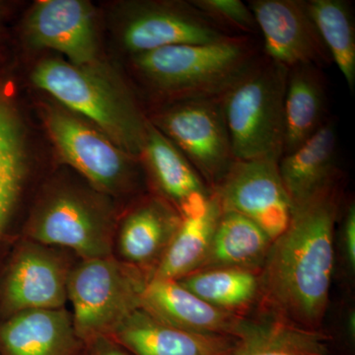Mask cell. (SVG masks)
<instances>
[{
	"label": "cell",
	"instance_id": "obj_5",
	"mask_svg": "<svg viewBox=\"0 0 355 355\" xmlns=\"http://www.w3.org/2000/svg\"><path fill=\"white\" fill-rule=\"evenodd\" d=\"M32 78L35 85L97 123L128 151L141 154L148 121H142L132 103L114 95L99 77L64 60H46L37 65Z\"/></svg>",
	"mask_w": 355,
	"mask_h": 355
},
{
	"label": "cell",
	"instance_id": "obj_27",
	"mask_svg": "<svg viewBox=\"0 0 355 355\" xmlns=\"http://www.w3.org/2000/svg\"><path fill=\"white\" fill-rule=\"evenodd\" d=\"M191 3L231 34L253 37L259 33L251 9L241 0H191Z\"/></svg>",
	"mask_w": 355,
	"mask_h": 355
},
{
	"label": "cell",
	"instance_id": "obj_3",
	"mask_svg": "<svg viewBox=\"0 0 355 355\" xmlns=\"http://www.w3.org/2000/svg\"><path fill=\"white\" fill-rule=\"evenodd\" d=\"M288 69L261 55L221 97L235 160L284 155Z\"/></svg>",
	"mask_w": 355,
	"mask_h": 355
},
{
	"label": "cell",
	"instance_id": "obj_6",
	"mask_svg": "<svg viewBox=\"0 0 355 355\" xmlns=\"http://www.w3.org/2000/svg\"><path fill=\"white\" fill-rule=\"evenodd\" d=\"M214 191L234 163L220 99L174 103L151 121Z\"/></svg>",
	"mask_w": 355,
	"mask_h": 355
},
{
	"label": "cell",
	"instance_id": "obj_14",
	"mask_svg": "<svg viewBox=\"0 0 355 355\" xmlns=\"http://www.w3.org/2000/svg\"><path fill=\"white\" fill-rule=\"evenodd\" d=\"M28 33L35 46L64 53L71 64L86 69L94 62L92 13L83 1L40 2L30 15Z\"/></svg>",
	"mask_w": 355,
	"mask_h": 355
},
{
	"label": "cell",
	"instance_id": "obj_2",
	"mask_svg": "<svg viewBox=\"0 0 355 355\" xmlns=\"http://www.w3.org/2000/svg\"><path fill=\"white\" fill-rule=\"evenodd\" d=\"M261 55L253 37L233 36L133 55V64L158 94L179 103L220 99Z\"/></svg>",
	"mask_w": 355,
	"mask_h": 355
},
{
	"label": "cell",
	"instance_id": "obj_23",
	"mask_svg": "<svg viewBox=\"0 0 355 355\" xmlns=\"http://www.w3.org/2000/svg\"><path fill=\"white\" fill-rule=\"evenodd\" d=\"M222 214L214 193L202 210L182 217L181 224L150 279L179 280L197 272L207 257Z\"/></svg>",
	"mask_w": 355,
	"mask_h": 355
},
{
	"label": "cell",
	"instance_id": "obj_29",
	"mask_svg": "<svg viewBox=\"0 0 355 355\" xmlns=\"http://www.w3.org/2000/svg\"><path fill=\"white\" fill-rule=\"evenodd\" d=\"M94 345L93 355H128L120 345L110 338H99L91 343Z\"/></svg>",
	"mask_w": 355,
	"mask_h": 355
},
{
	"label": "cell",
	"instance_id": "obj_9",
	"mask_svg": "<svg viewBox=\"0 0 355 355\" xmlns=\"http://www.w3.org/2000/svg\"><path fill=\"white\" fill-rule=\"evenodd\" d=\"M33 242L72 250L83 260L112 256L113 239L108 221L77 196L51 198L33 219Z\"/></svg>",
	"mask_w": 355,
	"mask_h": 355
},
{
	"label": "cell",
	"instance_id": "obj_30",
	"mask_svg": "<svg viewBox=\"0 0 355 355\" xmlns=\"http://www.w3.org/2000/svg\"><path fill=\"white\" fill-rule=\"evenodd\" d=\"M354 312H352V314H349V319H347V329H349V335L352 336V338L354 336Z\"/></svg>",
	"mask_w": 355,
	"mask_h": 355
},
{
	"label": "cell",
	"instance_id": "obj_28",
	"mask_svg": "<svg viewBox=\"0 0 355 355\" xmlns=\"http://www.w3.org/2000/svg\"><path fill=\"white\" fill-rule=\"evenodd\" d=\"M343 253L350 272L355 268V207L350 202L345 209L342 227Z\"/></svg>",
	"mask_w": 355,
	"mask_h": 355
},
{
	"label": "cell",
	"instance_id": "obj_24",
	"mask_svg": "<svg viewBox=\"0 0 355 355\" xmlns=\"http://www.w3.org/2000/svg\"><path fill=\"white\" fill-rule=\"evenodd\" d=\"M177 282L210 305L236 315L260 299L258 270L209 268L191 273Z\"/></svg>",
	"mask_w": 355,
	"mask_h": 355
},
{
	"label": "cell",
	"instance_id": "obj_7",
	"mask_svg": "<svg viewBox=\"0 0 355 355\" xmlns=\"http://www.w3.org/2000/svg\"><path fill=\"white\" fill-rule=\"evenodd\" d=\"M222 211L247 217L260 226L272 242L287 227L293 205L272 159L235 160L214 189Z\"/></svg>",
	"mask_w": 355,
	"mask_h": 355
},
{
	"label": "cell",
	"instance_id": "obj_22",
	"mask_svg": "<svg viewBox=\"0 0 355 355\" xmlns=\"http://www.w3.org/2000/svg\"><path fill=\"white\" fill-rule=\"evenodd\" d=\"M272 244L270 236L254 222L236 212L222 211L198 270L235 268L261 272Z\"/></svg>",
	"mask_w": 355,
	"mask_h": 355
},
{
	"label": "cell",
	"instance_id": "obj_18",
	"mask_svg": "<svg viewBox=\"0 0 355 355\" xmlns=\"http://www.w3.org/2000/svg\"><path fill=\"white\" fill-rule=\"evenodd\" d=\"M336 121L329 119L304 144L279 159L280 178L293 207L342 176L336 165Z\"/></svg>",
	"mask_w": 355,
	"mask_h": 355
},
{
	"label": "cell",
	"instance_id": "obj_8",
	"mask_svg": "<svg viewBox=\"0 0 355 355\" xmlns=\"http://www.w3.org/2000/svg\"><path fill=\"white\" fill-rule=\"evenodd\" d=\"M263 55L286 69L297 65L331 67L333 60L305 0H250Z\"/></svg>",
	"mask_w": 355,
	"mask_h": 355
},
{
	"label": "cell",
	"instance_id": "obj_13",
	"mask_svg": "<svg viewBox=\"0 0 355 355\" xmlns=\"http://www.w3.org/2000/svg\"><path fill=\"white\" fill-rule=\"evenodd\" d=\"M140 308L163 323L191 333L234 338L243 318L226 312L182 286L177 280H147Z\"/></svg>",
	"mask_w": 355,
	"mask_h": 355
},
{
	"label": "cell",
	"instance_id": "obj_21",
	"mask_svg": "<svg viewBox=\"0 0 355 355\" xmlns=\"http://www.w3.org/2000/svg\"><path fill=\"white\" fill-rule=\"evenodd\" d=\"M229 355H329L328 335L316 329L275 318L252 321L243 318Z\"/></svg>",
	"mask_w": 355,
	"mask_h": 355
},
{
	"label": "cell",
	"instance_id": "obj_17",
	"mask_svg": "<svg viewBox=\"0 0 355 355\" xmlns=\"http://www.w3.org/2000/svg\"><path fill=\"white\" fill-rule=\"evenodd\" d=\"M182 216L170 203L153 198L130 212L118 234L120 261L153 275L181 224Z\"/></svg>",
	"mask_w": 355,
	"mask_h": 355
},
{
	"label": "cell",
	"instance_id": "obj_11",
	"mask_svg": "<svg viewBox=\"0 0 355 355\" xmlns=\"http://www.w3.org/2000/svg\"><path fill=\"white\" fill-rule=\"evenodd\" d=\"M46 125L65 160L97 188L116 190L127 182V158L101 133L57 110L48 112Z\"/></svg>",
	"mask_w": 355,
	"mask_h": 355
},
{
	"label": "cell",
	"instance_id": "obj_4",
	"mask_svg": "<svg viewBox=\"0 0 355 355\" xmlns=\"http://www.w3.org/2000/svg\"><path fill=\"white\" fill-rule=\"evenodd\" d=\"M148 277L113 257L87 259L69 272L67 295L79 340L109 338L135 311Z\"/></svg>",
	"mask_w": 355,
	"mask_h": 355
},
{
	"label": "cell",
	"instance_id": "obj_16",
	"mask_svg": "<svg viewBox=\"0 0 355 355\" xmlns=\"http://www.w3.org/2000/svg\"><path fill=\"white\" fill-rule=\"evenodd\" d=\"M141 154L163 197L182 217L205 207L214 191L183 153L150 121L147 123Z\"/></svg>",
	"mask_w": 355,
	"mask_h": 355
},
{
	"label": "cell",
	"instance_id": "obj_10",
	"mask_svg": "<svg viewBox=\"0 0 355 355\" xmlns=\"http://www.w3.org/2000/svg\"><path fill=\"white\" fill-rule=\"evenodd\" d=\"M233 36L189 1L140 7L128 21L123 40L125 48L137 55L166 46L216 43Z\"/></svg>",
	"mask_w": 355,
	"mask_h": 355
},
{
	"label": "cell",
	"instance_id": "obj_15",
	"mask_svg": "<svg viewBox=\"0 0 355 355\" xmlns=\"http://www.w3.org/2000/svg\"><path fill=\"white\" fill-rule=\"evenodd\" d=\"M135 355H229L232 336L202 335L174 328L141 308L109 336Z\"/></svg>",
	"mask_w": 355,
	"mask_h": 355
},
{
	"label": "cell",
	"instance_id": "obj_1",
	"mask_svg": "<svg viewBox=\"0 0 355 355\" xmlns=\"http://www.w3.org/2000/svg\"><path fill=\"white\" fill-rule=\"evenodd\" d=\"M343 174L293 207L260 272V299L275 318L319 330L334 266L336 224L342 211Z\"/></svg>",
	"mask_w": 355,
	"mask_h": 355
},
{
	"label": "cell",
	"instance_id": "obj_19",
	"mask_svg": "<svg viewBox=\"0 0 355 355\" xmlns=\"http://www.w3.org/2000/svg\"><path fill=\"white\" fill-rule=\"evenodd\" d=\"M78 340L64 308L16 313L0 330L6 355H73Z\"/></svg>",
	"mask_w": 355,
	"mask_h": 355
},
{
	"label": "cell",
	"instance_id": "obj_26",
	"mask_svg": "<svg viewBox=\"0 0 355 355\" xmlns=\"http://www.w3.org/2000/svg\"><path fill=\"white\" fill-rule=\"evenodd\" d=\"M24 175L22 132L17 116L0 96V226L12 207Z\"/></svg>",
	"mask_w": 355,
	"mask_h": 355
},
{
	"label": "cell",
	"instance_id": "obj_12",
	"mask_svg": "<svg viewBox=\"0 0 355 355\" xmlns=\"http://www.w3.org/2000/svg\"><path fill=\"white\" fill-rule=\"evenodd\" d=\"M70 270L50 247L33 242L16 257L7 277L6 300L15 313L62 309L67 295Z\"/></svg>",
	"mask_w": 355,
	"mask_h": 355
},
{
	"label": "cell",
	"instance_id": "obj_25",
	"mask_svg": "<svg viewBox=\"0 0 355 355\" xmlns=\"http://www.w3.org/2000/svg\"><path fill=\"white\" fill-rule=\"evenodd\" d=\"M308 8L333 64L350 92L355 87V27L352 6L345 0H308Z\"/></svg>",
	"mask_w": 355,
	"mask_h": 355
},
{
	"label": "cell",
	"instance_id": "obj_20",
	"mask_svg": "<svg viewBox=\"0 0 355 355\" xmlns=\"http://www.w3.org/2000/svg\"><path fill=\"white\" fill-rule=\"evenodd\" d=\"M327 99L326 81L321 69L297 65L288 69L284 155L298 148L327 123Z\"/></svg>",
	"mask_w": 355,
	"mask_h": 355
}]
</instances>
